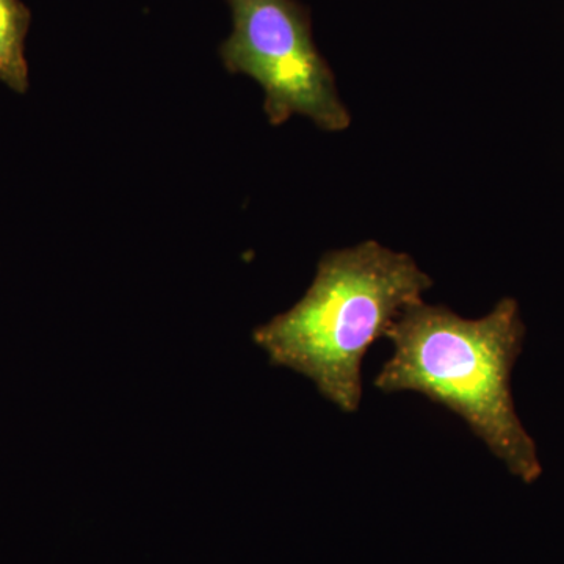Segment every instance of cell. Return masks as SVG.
<instances>
[{"label":"cell","instance_id":"1","mask_svg":"<svg viewBox=\"0 0 564 564\" xmlns=\"http://www.w3.org/2000/svg\"><path fill=\"white\" fill-rule=\"evenodd\" d=\"M524 336L514 299L500 300L474 321L422 300L389 329L392 356L373 386L384 393H421L458 415L508 473L532 485L543 475V464L511 392Z\"/></svg>","mask_w":564,"mask_h":564},{"label":"cell","instance_id":"2","mask_svg":"<svg viewBox=\"0 0 564 564\" xmlns=\"http://www.w3.org/2000/svg\"><path fill=\"white\" fill-rule=\"evenodd\" d=\"M433 280L406 252L375 240L328 251L302 300L252 333L274 366L313 381L345 414L362 402V362Z\"/></svg>","mask_w":564,"mask_h":564},{"label":"cell","instance_id":"3","mask_svg":"<svg viewBox=\"0 0 564 564\" xmlns=\"http://www.w3.org/2000/svg\"><path fill=\"white\" fill-rule=\"evenodd\" d=\"M232 33L220 57L231 74L261 85L270 124L293 115L310 118L328 132L350 126V111L337 93L336 79L313 35L306 7L296 0H228Z\"/></svg>","mask_w":564,"mask_h":564},{"label":"cell","instance_id":"4","mask_svg":"<svg viewBox=\"0 0 564 564\" xmlns=\"http://www.w3.org/2000/svg\"><path fill=\"white\" fill-rule=\"evenodd\" d=\"M32 13L21 0H0V82L24 95L29 88L25 39Z\"/></svg>","mask_w":564,"mask_h":564}]
</instances>
